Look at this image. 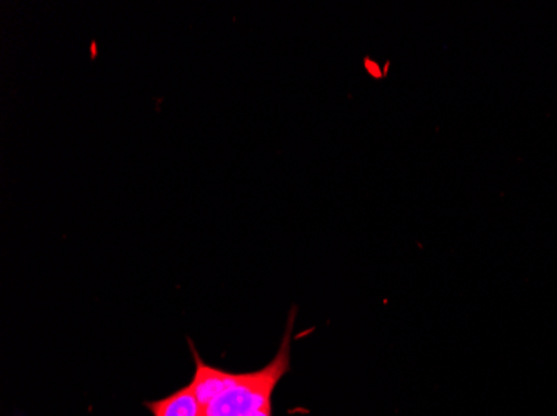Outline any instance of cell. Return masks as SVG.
Instances as JSON below:
<instances>
[{
    "instance_id": "obj_2",
    "label": "cell",
    "mask_w": 557,
    "mask_h": 416,
    "mask_svg": "<svg viewBox=\"0 0 557 416\" xmlns=\"http://www.w3.org/2000/svg\"><path fill=\"white\" fill-rule=\"evenodd\" d=\"M144 405L154 416H205V406L200 405L190 383L165 399L146 402Z\"/></svg>"
},
{
    "instance_id": "obj_1",
    "label": "cell",
    "mask_w": 557,
    "mask_h": 416,
    "mask_svg": "<svg viewBox=\"0 0 557 416\" xmlns=\"http://www.w3.org/2000/svg\"><path fill=\"white\" fill-rule=\"evenodd\" d=\"M294 318L296 312L289 315L286 333L274 358L261 370L249 374H233L212 367L189 340L196 365L190 385L200 405L205 406V416H272V395L290 368Z\"/></svg>"
}]
</instances>
